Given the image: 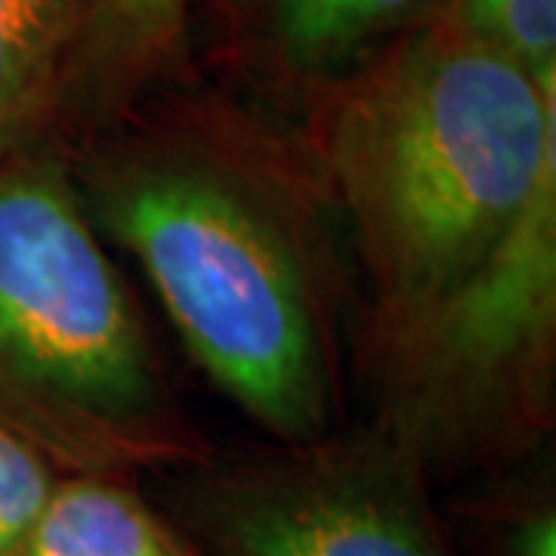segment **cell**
I'll return each instance as SVG.
<instances>
[{
    "mask_svg": "<svg viewBox=\"0 0 556 556\" xmlns=\"http://www.w3.org/2000/svg\"><path fill=\"white\" fill-rule=\"evenodd\" d=\"M556 321V164L473 276L405 331V393L417 417L492 412L544 358Z\"/></svg>",
    "mask_w": 556,
    "mask_h": 556,
    "instance_id": "cell-4",
    "label": "cell"
},
{
    "mask_svg": "<svg viewBox=\"0 0 556 556\" xmlns=\"http://www.w3.org/2000/svg\"><path fill=\"white\" fill-rule=\"evenodd\" d=\"M90 0H0V159L68 100Z\"/></svg>",
    "mask_w": 556,
    "mask_h": 556,
    "instance_id": "cell-7",
    "label": "cell"
},
{
    "mask_svg": "<svg viewBox=\"0 0 556 556\" xmlns=\"http://www.w3.org/2000/svg\"><path fill=\"white\" fill-rule=\"evenodd\" d=\"M316 146L408 331L477 273L556 164V80L433 10L321 87Z\"/></svg>",
    "mask_w": 556,
    "mask_h": 556,
    "instance_id": "cell-1",
    "label": "cell"
},
{
    "mask_svg": "<svg viewBox=\"0 0 556 556\" xmlns=\"http://www.w3.org/2000/svg\"><path fill=\"white\" fill-rule=\"evenodd\" d=\"M192 0H90L68 102L115 112L137 100L177 62Z\"/></svg>",
    "mask_w": 556,
    "mask_h": 556,
    "instance_id": "cell-8",
    "label": "cell"
},
{
    "mask_svg": "<svg viewBox=\"0 0 556 556\" xmlns=\"http://www.w3.org/2000/svg\"><path fill=\"white\" fill-rule=\"evenodd\" d=\"M437 13L532 78L556 80V0H439Z\"/></svg>",
    "mask_w": 556,
    "mask_h": 556,
    "instance_id": "cell-10",
    "label": "cell"
},
{
    "mask_svg": "<svg viewBox=\"0 0 556 556\" xmlns=\"http://www.w3.org/2000/svg\"><path fill=\"white\" fill-rule=\"evenodd\" d=\"M102 223L152 278L192 356L281 439L328 417V368L291 241L236 182L146 161L102 186Z\"/></svg>",
    "mask_w": 556,
    "mask_h": 556,
    "instance_id": "cell-2",
    "label": "cell"
},
{
    "mask_svg": "<svg viewBox=\"0 0 556 556\" xmlns=\"http://www.w3.org/2000/svg\"><path fill=\"white\" fill-rule=\"evenodd\" d=\"M53 489L43 457L0 424V556L13 551Z\"/></svg>",
    "mask_w": 556,
    "mask_h": 556,
    "instance_id": "cell-11",
    "label": "cell"
},
{
    "mask_svg": "<svg viewBox=\"0 0 556 556\" xmlns=\"http://www.w3.org/2000/svg\"><path fill=\"white\" fill-rule=\"evenodd\" d=\"M207 556H452L412 482L371 460H309L217 485Z\"/></svg>",
    "mask_w": 556,
    "mask_h": 556,
    "instance_id": "cell-5",
    "label": "cell"
},
{
    "mask_svg": "<svg viewBox=\"0 0 556 556\" xmlns=\"http://www.w3.org/2000/svg\"><path fill=\"white\" fill-rule=\"evenodd\" d=\"M7 556H207L130 489L102 477L53 482Z\"/></svg>",
    "mask_w": 556,
    "mask_h": 556,
    "instance_id": "cell-9",
    "label": "cell"
},
{
    "mask_svg": "<svg viewBox=\"0 0 556 556\" xmlns=\"http://www.w3.org/2000/svg\"><path fill=\"white\" fill-rule=\"evenodd\" d=\"M504 556H556L554 510H532L514 519L504 535Z\"/></svg>",
    "mask_w": 556,
    "mask_h": 556,
    "instance_id": "cell-12",
    "label": "cell"
},
{
    "mask_svg": "<svg viewBox=\"0 0 556 556\" xmlns=\"http://www.w3.org/2000/svg\"><path fill=\"white\" fill-rule=\"evenodd\" d=\"M146 331L50 164L0 167V412L80 464L124 455L155 408Z\"/></svg>",
    "mask_w": 556,
    "mask_h": 556,
    "instance_id": "cell-3",
    "label": "cell"
},
{
    "mask_svg": "<svg viewBox=\"0 0 556 556\" xmlns=\"http://www.w3.org/2000/svg\"><path fill=\"white\" fill-rule=\"evenodd\" d=\"M439 0H241L244 22L269 65L294 80L325 84L350 72Z\"/></svg>",
    "mask_w": 556,
    "mask_h": 556,
    "instance_id": "cell-6",
    "label": "cell"
}]
</instances>
